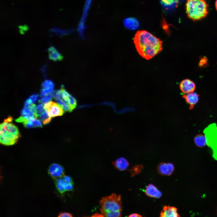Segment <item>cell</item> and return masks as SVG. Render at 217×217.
<instances>
[{
    "label": "cell",
    "mask_w": 217,
    "mask_h": 217,
    "mask_svg": "<svg viewBox=\"0 0 217 217\" xmlns=\"http://www.w3.org/2000/svg\"><path fill=\"white\" fill-rule=\"evenodd\" d=\"M134 42L139 54L146 60L152 58L162 49V41L145 30H139L137 32Z\"/></svg>",
    "instance_id": "6da1fadb"
},
{
    "label": "cell",
    "mask_w": 217,
    "mask_h": 217,
    "mask_svg": "<svg viewBox=\"0 0 217 217\" xmlns=\"http://www.w3.org/2000/svg\"><path fill=\"white\" fill-rule=\"evenodd\" d=\"M208 5L205 0H187L186 12L188 17L193 21H197L207 16Z\"/></svg>",
    "instance_id": "7a4b0ae2"
},
{
    "label": "cell",
    "mask_w": 217,
    "mask_h": 217,
    "mask_svg": "<svg viewBox=\"0 0 217 217\" xmlns=\"http://www.w3.org/2000/svg\"><path fill=\"white\" fill-rule=\"evenodd\" d=\"M0 142L5 145L15 144L19 137L20 133L17 127L11 123L4 122L0 124Z\"/></svg>",
    "instance_id": "3957f363"
},
{
    "label": "cell",
    "mask_w": 217,
    "mask_h": 217,
    "mask_svg": "<svg viewBox=\"0 0 217 217\" xmlns=\"http://www.w3.org/2000/svg\"><path fill=\"white\" fill-rule=\"evenodd\" d=\"M101 212H121L122 206L121 195L112 193L102 197L99 201Z\"/></svg>",
    "instance_id": "277c9868"
},
{
    "label": "cell",
    "mask_w": 217,
    "mask_h": 217,
    "mask_svg": "<svg viewBox=\"0 0 217 217\" xmlns=\"http://www.w3.org/2000/svg\"><path fill=\"white\" fill-rule=\"evenodd\" d=\"M206 145L212 150V156L217 160V125L213 123L209 124L203 130Z\"/></svg>",
    "instance_id": "5b68a950"
},
{
    "label": "cell",
    "mask_w": 217,
    "mask_h": 217,
    "mask_svg": "<svg viewBox=\"0 0 217 217\" xmlns=\"http://www.w3.org/2000/svg\"><path fill=\"white\" fill-rule=\"evenodd\" d=\"M93 0H86L81 16L77 27V31L80 36L84 39L86 28V22Z\"/></svg>",
    "instance_id": "8992f818"
},
{
    "label": "cell",
    "mask_w": 217,
    "mask_h": 217,
    "mask_svg": "<svg viewBox=\"0 0 217 217\" xmlns=\"http://www.w3.org/2000/svg\"><path fill=\"white\" fill-rule=\"evenodd\" d=\"M44 108L51 117L61 116L64 113V111L58 103L52 101L45 103Z\"/></svg>",
    "instance_id": "52a82bcc"
},
{
    "label": "cell",
    "mask_w": 217,
    "mask_h": 217,
    "mask_svg": "<svg viewBox=\"0 0 217 217\" xmlns=\"http://www.w3.org/2000/svg\"><path fill=\"white\" fill-rule=\"evenodd\" d=\"M48 172L50 176L55 179L61 178L64 175V170L61 165L54 163L49 166Z\"/></svg>",
    "instance_id": "ba28073f"
},
{
    "label": "cell",
    "mask_w": 217,
    "mask_h": 217,
    "mask_svg": "<svg viewBox=\"0 0 217 217\" xmlns=\"http://www.w3.org/2000/svg\"><path fill=\"white\" fill-rule=\"evenodd\" d=\"M174 169V166L171 163L161 162L157 167L158 172L162 175L170 176L173 173Z\"/></svg>",
    "instance_id": "9c48e42d"
},
{
    "label": "cell",
    "mask_w": 217,
    "mask_h": 217,
    "mask_svg": "<svg viewBox=\"0 0 217 217\" xmlns=\"http://www.w3.org/2000/svg\"><path fill=\"white\" fill-rule=\"evenodd\" d=\"M55 184L57 190L61 193L66 191L71 190L73 188V184L66 182L62 177L55 179Z\"/></svg>",
    "instance_id": "30bf717a"
},
{
    "label": "cell",
    "mask_w": 217,
    "mask_h": 217,
    "mask_svg": "<svg viewBox=\"0 0 217 217\" xmlns=\"http://www.w3.org/2000/svg\"><path fill=\"white\" fill-rule=\"evenodd\" d=\"M181 91L184 94L193 92L196 88L195 83L191 80L185 79L182 80L180 84Z\"/></svg>",
    "instance_id": "8fae6325"
},
{
    "label": "cell",
    "mask_w": 217,
    "mask_h": 217,
    "mask_svg": "<svg viewBox=\"0 0 217 217\" xmlns=\"http://www.w3.org/2000/svg\"><path fill=\"white\" fill-rule=\"evenodd\" d=\"M199 95L194 92L185 94L183 96V97L186 102L189 105V108L190 110L194 108L195 106L199 101Z\"/></svg>",
    "instance_id": "7c38bea8"
},
{
    "label": "cell",
    "mask_w": 217,
    "mask_h": 217,
    "mask_svg": "<svg viewBox=\"0 0 217 217\" xmlns=\"http://www.w3.org/2000/svg\"><path fill=\"white\" fill-rule=\"evenodd\" d=\"M161 217H179L177 208L174 206H165L160 213Z\"/></svg>",
    "instance_id": "4fadbf2b"
},
{
    "label": "cell",
    "mask_w": 217,
    "mask_h": 217,
    "mask_svg": "<svg viewBox=\"0 0 217 217\" xmlns=\"http://www.w3.org/2000/svg\"><path fill=\"white\" fill-rule=\"evenodd\" d=\"M21 115L20 117L15 120L16 122H23L27 120L38 118L37 116L27 107L24 108L22 109Z\"/></svg>",
    "instance_id": "5bb4252c"
},
{
    "label": "cell",
    "mask_w": 217,
    "mask_h": 217,
    "mask_svg": "<svg viewBox=\"0 0 217 217\" xmlns=\"http://www.w3.org/2000/svg\"><path fill=\"white\" fill-rule=\"evenodd\" d=\"M145 193L147 196L156 198H160L162 192L153 184H150L146 188Z\"/></svg>",
    "instance_id": "9a60e30c"
},
{
    "label": "cell",
    "mask_w": 217,
    "mask_h": 217,
    "mask_svg": "<svg viewBox=\"0 0 217 217\" xmlns=\"http://www.w3.org/2000/svg\"><path fill=\"white\" fill-rule=\"evenodd\" d=\"M54 85L53 82L49 80H46L43 82L41 85V94L44 95L53 92Z\"/></svg>",
    "instance_id": "2e32d148"
},
{
    "label": "cell",
    "mask_w": 217,
    "mask_h": 217,
    "mask_svg": "<svg viewBox=\"0 0 217 217\" xmlns=\"http://www.w3.org/2000/svg\"><path fill=\"white\" fill-rule=\"evenodd\" d=\"M113 163L116 168L121 171L125 170L129 166L128 161L122 157L118 159Z\"/></svg>",
    "instance_id": "e0dca14e"
},
{
    "label": "cell",
    "mask_w": 217,
    "mask_h": 217,
    "mask_svg": "<svg viewBox=\"0 0 217 217\" xmlns=\"http://www.w3.org/2000/svg\"><path fill=\"white\" fill-rule=\"evenodd\" d=\"M124 26L127 29L131 30L137 29L139 26V23L136 19L132 17L125 18L124 20Z\"/></svg>",
    "instance_id": "ac0fdd59"
},
{
    "label": "cell",
    "mask_w": 217,
    "mask_h": 217,
    "mask_svg": "<svg viewBox=\"0 0 217 217\" xmlns=\"http://www.w3.org/2000/svg\"><path fill=\"white\" fill-rule=\"evenodd\" d=\"M49 58L54 61H61L63 56L53 46H51L48 49Z\"/></svg>",
    "instance_id": "d6986e66"
},
{
    "label": "cell",
    "mask_w": 217,
    "mask_h": 217,
    "mask_svg": "<svg viewBox=\"0 0 217 217\" xmlns=\"http://www.w3.org/2000/svg\"><path fill=\"white\" fill-rule=\"evenodd\" d=\"M37 114L38 117H39L44 124H48L51 121V117L48 114L44 108L38 111Z\"/></svg>",
    "instance_id": "ffe728a7"
},
{
    "label": "cell",
    "mask_w": 217,
    "mask_h": 217,
    "mask_svg": "<svg viewBox=\"0 0 217 217\" xmlns=\"http://www.w3.org/2000/svg\"><path fill=\"white\" fill-rule=\"evenodd\" d=\"M193 141L195 145L198 147L201 148L206 145V139L204 134H199L195 136Z\"/></svg>",
    "instance_id": "44dd1931"
},
{
    "label": "cell",
    "mask_w": 217,
    "mask_h": 217,
    "mask_svg": "<svg viewBox=\"0 0 217 217\" xmlns=\"http://www.w3.org/2000/svg\"><path fill=\"white\" fill-rule=\"evenodd\" d=\"M143 166L141 164L136 165L128 169L132 177L140 173L142 171Z\"/></svg>",
    "instance_id": "7402d4cb"
},
{
    "label": "cell",
    "mask_w": 217,
    "mask_h": 217,
    "mask_svg": "<svg viewBox=\"0 0 217 217\" xmlns=\"http://www.w3.org/2000/svg\"><path fill=\"white\" fill-rule=\"evenodd\" d=\"M53 96L52 93H49L44 95L40 94L38 97V101L39 102L45 103L50 101Z\"/></svg>",
    "instance_id": "603a6c76"
},
{
    "label": "cell",
    "mask_w": 217,
    "mask_h": 217,
    "mask_svg": "<svg viewBox=\"0 0 217 217\" xmlns=\"http://www.w3.org/2000/svg\"><path fill=\"white\" fill-rule=\"evenodd\" d=\"M38 96L33 94L30 96L26 99L24 102V108H27L29 105L34 103L36 101Z\"/></svg>",
    "instance_id": "cb8c5ba5"
},
{
    "label": "cell",
    "mask_w": 217,
    "mask_h": 217,
    "mask_svg": "<svg viewBox=\"0 0 217 217\" xmlns=\"http://www.w3.org/2000/svg\"><path fill=\"white\" fill-rule=\"evenodd\" d=\"M58 103L64 111L71 112L72 111L68 104L62 99L56 100Z\"/></svg>",
    "instance_id": "d4e9b609"
},
{
    "label": "cell",
    "mask_w": 217,
    "mask_h": 217,
    "mask_svg": "<svg viewBox=\"0 0 217 217\" xmlns=\"http://www.w3.org/2000/svg\"><path fill=\"white\" fill-rule=\"evenodd\" d=\"M101 213L104 217H118L121 216V211L115 212H101Z\"/></svg>",
    "instance_id": "484cf974"
},
{
    "label": "cell",
    "mask_w": 217,
    "mask_h": 217,
    "mask_svg": "<svg viewBox=\"0 0 217 217\" xmlns=\"http://www.w3.org/2000/svg\"><path fill=\"white\" fill-rule=\"evenodd\" d=\"M67 103L69 105L71 109L73 110L77 106V101L75 98L71 95Z\"/></svg>",
    "instance_id": "4316f807"
},
{
    "label": "cell",
    "mask_w": 217,
    "mask_h": 217,
    "mask_svg": "<svg viewBox=\"0 0 217 217\" xmlns=\"http://www.w3.org/2000/svg\"><path fill=\"white\" fill-rule=\"evenodd\" d=\"M208 63L207 58L204 56L200 58L198 64L199 66L201 67H204L208 65Z\"/></svg>",
    "instance_id": "83f0119b"
},
{
    "label": "cell",
    "mask_w": 217,
    "mask_h": 217,
    "mask_svg": "<svg viewBox=\"0 0 217 217\" xmlns=\"http://www.w3.org/2000/svg\"><path fill=\"white\" fill-rule=\"evenodd\" d=\"M52 94L53 98L56 100L60 99H62L61 90H55L53 91Z\"/></svg>",
    "instance_id": "f1b7e54d"
},
{
    "label": "cell",
    "mask_w": 217,
    "mask_h": 217,
    "mask_svg": "<svg viewBox=\"0 0 217 217\" xmlns=\"http://www.w3.org/2000/svg\"><path fill=\"white\" fill-rule=\"evenodd\" d=\"M36 107L37 106L33 104L27 107L38 117L36 113Z\"/></svg>",
    "instance_id": "f546056e"
},
{
    "label": "cell",
    "mask_w": 217,
    "mask_h": 217,
    "mask_svg": "<svg viewBox=\"0 0 217 217\" xmlns=\"http://www.w3.org/2000/svg\"><path fill=\"white\" fill-rule=\"evenodd\" d=\"M58 217H73L72 215L70 213L67 212H61L59 213L58 216Z\"/></svg>",
    "instance_id": "4dcf8cb0"
},
{
    "label": "cell",
    "mask_w": 217,
    "mask_h": 217,
    "mask_svg": "<svg viewBox=\"0 0 217 217\" xmlns=\"http://www.w3.org/2000/svg\"><path fill=\"white\" fill-rule=\"evenodd\" d=\"M128 217H142V215H141L136 213H134L131 214H130L129 216Z\"/></svg>",
    "instance_id": "1f68e13d"
},
{
    "label": "cell",
    "mask_w": 217,
    "mask_h": 217,
    "mask_svg": "<svg viewBox=\"0 0 217 217\" xmlns=\"http://www.w3.org/2000/svg\"><path fill=\"white\" fill-rule=\"evenodd\" d=\"M12 120V118L11 116H9L7 118L5 119L4 120V122H9L11 121Z\"/></svg>",
    "instance_id": "d6a6232c"
},
{
    "label": "cell",
    "mask_w": 217,
    "mask_h": 217,
    "mask_svg": "<svg viewBox=\"0 0 217 217\" xmlns=\"http://www.w3.org/2000/svg\"><path fill=\"white\" fill-rule=\"evenodd\" d=\"M92 216L95 217H104L103 215L101 213V214L96 213L92 215Z\"/></svg>",
    "instance_id": "836d02e7"
},
{
    "label": "cell",
    "mask_w": 217,
    "mask_h": 217,
    "mask_svg": "<svg viewBox=\"0 0 217 217\" xmlns=\"http://www.w3.org/2000/svg\"><path fill=\"white\" fill-rule=\"evenodd\" d=\"M215 8L217 11V0H216L215 4Z\"/></svg>",
    "instance_id": "e575fe53"
}]
</instances>
